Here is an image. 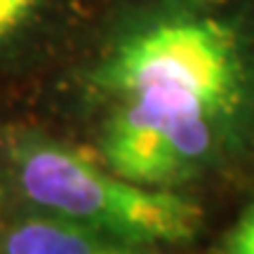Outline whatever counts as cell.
Wrapping results in <instances>:
<instances>
[{
    "mask_svg": "<svg viewBox=\"0 0 254 254\" xmlns=\"http://www.w3.org/2000/svg\"><path fill=\"white\" fill-rule=\"evenodd\" d=\"M43 2L45 0H0V47L28 26Z\"/></svg>",
    "mask_w": 254,
    "mask_h": 254,
    "instance_id": "4",
    "label": "cell"
},
{
    "mask_svg": "<svg viewBox=\"0 0 254 254\" xmlns=\"http://www.w3.org/2000/svg\"><path fill=\"white\" fill-rule=\"evenodd\" d=\"M224 254H254V202L238 217L224 240Z\"/></svg>",
    "mask_w": 254,
    "mask_h": 254,
    "instance_id": "5",
    "label": "cell"
},
{
    "mask_svg": "<svg viewBox=\"0 0 254 254\" xmlns=\"http://www.w3.org/2000/svg\"><path fill=\"white\" fill-rule=\"evenodd\" d=\"M92 82L113 106L141 111L172 136L186 179L224 155L254 113L252 45L205 2H170L132 19Z\"/></svg>",
    "mask_w": 254,
    "mask_h": 254,
    "instance_id": "1",
    "label": "cell"
},
{
    "mask_svg": "<svg viewBox=\"0 0 254 254\" xmlns=\"http://www.w3.org/2000/svg\"><path fill=\"white\" fill-rule=\"evenodd\" d=\"M12 158L19 186L31 202L127 243H186L202 224L195 200L127 182L68 146L26 139L14 146Z\"/></svg>",
    "mask_w": 254,
    "mask_h": 254,
    "instance_id": "2",
    "label": "cell"
},
{
    "mask_svg": "<svg viewBox=\"0 0 254 254\" xmlns=\"http://www.w3.org/2000/svg\"><path fill=\"white\" fill-rule=\"evenodd\" d=\"M5 254H148L134 245L66 217H31L7 231Z\"/></svg>",
    "mask_w": 254,
    "mask_h": 254,
    "instance_id": "3",
    "label": "cell"
}]
</instances>
